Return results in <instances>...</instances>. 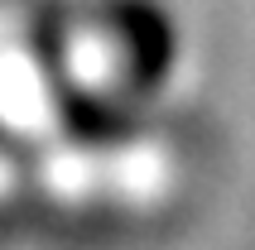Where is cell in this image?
<instances>
[{
    "label": "cell",
    "instance_id": "obj_1",
    "mask_svg": "<svg viewBox=\"0 0 255 250\" xmlns=\"http://www.w3.org/2000/svg\"><path fill=\"white\" fill-rule=\"evenodd\" d=\"M188 159L140 111H92L34 149V197L82 222H140L178 197Z\"/></svg>",
    "mask_w": 255,
    "mask_h": 250
},
{
    "label": "cell",
    "instance_id": "obj_2",
    "mask_svg": "<svg viewBox=\"0 0 255 250\" xmlns=\"http://www.w3.org/2000/svg\"><path fill=\"white\" fill-rule=\"evenodd\" d=\"M58 53L92 111H140L178 72V24L159 0H77L58 10Z\"/></svg>",
    "mask_w": 255,
    "mask_h": 250
},
{
    "label": "cell",
    "instance_id": "obj_3",
    "mask_svg": "<svg viewBox=\"0 0 255 250\" xmlns=\"http://www.w3.org/2000/svg\"><path fill=\"white\" fill-rule=\"evenodd\" d=\"M82 111L58 53V14L0 5V130L34 154Z\"/></svg>",
    "mask_w": 255,
    "mask_h": 250
},
{
    "label": "cell",
    "instance_id": "obj_4",
    "mask_svg": "<svg viewBox=\"0 0 255 250\" xmlns=\"http://www.w3.org/2000/svg\"><path fill=\"white\" fill-rule=\"evenodd\" d=\"M19 149L24 144L0 130V226L10 222V217H19V207L34 193V159H24Z\"/></svg>",
    "mask_w": 255,
    "mask_h": 250
}]
</instances>
